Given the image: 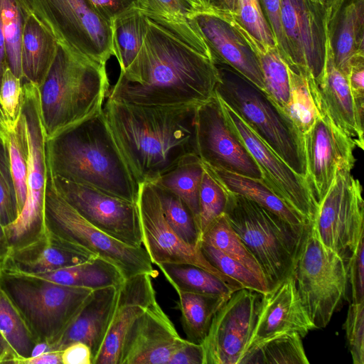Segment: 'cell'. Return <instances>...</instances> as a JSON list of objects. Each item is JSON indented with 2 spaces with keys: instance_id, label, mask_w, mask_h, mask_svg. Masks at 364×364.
<instances>
[{
  "instance_id": "1",
  "label": "cell",
  "mask_w": 364,
  "mask_h": 364,
  "mask_svg": "<svg viewBox=\"0 0 364 364\" xmlns=\"http://www.w3.org/2000/svg\"><path fill=\"white\" fill-rule=\"evenodd\" d=\"M198 105L145 106L107 99L102 109L113 140L136 182L153 183L196 153Z\"/></svg>"
},
{
  "instance_id": "2",
  "label": "cell",
  "mask_w": 364,
  "mask_h": 364,
  "mask_svg": "<svg viewBox=\"0 0 364 364\" xmlns=\"http://www.w3.org/2000/svg\"><path fill=\"white\" fill-rule=\"evenodd\" d=\"M49 173L136 203L139 184L123 160L103 112L47 141Z\"/></svg>"
},
{
  "instance_id": "3",
  "label": "cell",
  "mask_w": 364,
  "mask_h": 364,
  "mask_svg": "<svg viewBox=\"0 0 364 364\" xmlns=\"http://www.w3.org/2000/svg\"><path fill=\"white\" fill-rule=\"evenodd\" d=\"M109 92L106 65L58 44L55 58L39 87L47 141L100 114Z\"/></svg>"
},
{
  "instance_id": "4",
  "label": "cell",
  "mask_w": 364,
  "mask_h": 364,
  "mask_svg": "<svg viewBox=\"0 0 364 364\" xmlns=\"http://www.w3.org/2000/svg\"><path fill=\"white\" fill-rule=\"evenodd\" d=\"M225 191L224 214L260 266L269 290L292 275L309 225L295 227L253 200Z\"/></svg>"
},
{
  "instance_id": "5",
  "label": "cell",
  "mask_w": 364,
  "mask_h": 364,
  "mask_svg": "<svg viewBox=\"0 0 364 364\" xmlns=\"http://www.w3.org/2000/svg\"><path fill=\"white\" fill-rule=\"evenodd\" d=\"M216 64L219 79L215 93L278 156L306 178L303 136L291 119L265 92L230 66Z\"/></svg>"
},
{
  "instance_id": "6",
  "label": "cell",
  "mask_w": 364,
  "mask_h": 364,
  "mask_svg": "<svg viewBox=\"0 0 364 364\" xmlns=\"http://www.w3.org/2000/svg\"><path fill=\"white\" fill-rule=\"evenodd\" d=\"M0 287L16 306L38 343L57 341L93 291L36 276L2 270Z\"/></svg>"
},
{
  "instance_id": "7",
  "label": "cell",
  "mask_w": 364,
  "mask_h": 364,
  "mask_svg": "<svg viewBox=\"0 0 364 364\" xmlns=\"http://www.w3.org/2000/svg\"><path fill=\"white\" fill-rule=\"evenodd\" d=\"M21 112L28 144L26 197L16 219L4 227L11 250L32 242L48 230L45 202L49 170L38 85L23 82Z\"/></svg>"
},
{
  "instance_id": "8",
  "label": "cell",
  "mask_w": 364,
  "mask_h": 364,
  "mask_svg": "<svg viewBox=\"0 0 364 364\" xmlns=\"http://www.w3.org/2000/svg\"><path fill=\"white\" fill-rule=\"evenodd\" d=\"M292 275L316 329L325 328L346 298L348 269L346 262L321 242L313 222L305 230Z\"/></svg>"
},
{
  "instance_id": "9",
  "label": "cell",
  "mask_w": 364,
  "mask_h": 364,
  "mask_svg": "<svg viewBox=\"0 0 364 364\" xmlns=\"http://www.w3.org/2000/svg\"><path fill=\"white\" fill-rule=\"evenodd\" d=\"M45 210L50 230L112 263L125 279L139 274H148L152 278L158 275L144 247L128 245L92 225L63 198L49 176Z\"/></svg>"
},
{
  "instance_id": "10",
  "label": "cell",
  "mask_w": 364,
  "mask_h": 364,
  "mask_svg": "<svg viewBox=\"0 0 364 364\" xmlns=\"http://www.w3.org/2000/svg\"><path fill=\"white\" fill-rule=\"evenodd\" d=\"M28 1L60 46L104 65L113 56L110 22L89 0Z\"/></svg>"
},
{
  "instance_id": "11",
  "label": "cell",
  "mask_w": 364,
  "mask_h": 364,
  "mask_svg": "<svg viewBox=\"0 0 364 364\" xmlns=\"http://www.w3.org/2000/svg\"><path fill=\"white\" fill-rule=\"evenodd\" d=\"M359 180L339 171L313 221L321 242L346 263L364 238V201Z\"/></svg>"
},
{
  "instance_id": "12",
  "label": "cell",
  "mask_w": 364,
  "mask_h": 364,
  "mask_svg": "<svg viewBox=\"0 0 364 364\" xmlns=\"http://www.w3.org/2000/svg\"><path fill=\"white\" fill-rule=\"evenodd\" d=\"M195 143L196 154L204 164L252 178L262 179L257 164L229 124L222 102L215 93L196 107Z\"/></svg>"
},
{
  "instance_id": "13",
  "label": "cell",
  "mask_w": 364,
  "mask_h": 364,
  "mask_svg": "<svg viewBox=\"0 0 364 364\" xmlns=\"http://www.w3.org/2000/svg\"><path fill=\"white\" fill-rule=\"evenodd\" d=\"M49 177L63 198L92 225L128 245L142 246L136 203L50 173Z\"/></svg>"
},
{
  "instance_id": "14",
  "label": "cell",
  "mask_w": 364,
  "mask_h": 364,
  "mask_svg": "<svg viewBox=\"0 0 364 364\" xmlns=\"http://www.w3.org/2000/svg\"><path fill=\"white\" fill-rule=\"evenodd\" d=\"M142 245L153 264L186 263L198 266L215 275L233 289H243L213 267L203 256L199 247L186 242L166 220L158 194L151 183L139 185L136 202Z\"/></svg>"
},
{
  "instance_id": "15",
  "label": "cell",
  "mask_w": 364,
  "mask_h": 364,
  "mask_svg": "<svg viewBox=\"0 0 364 364\" xmlns=\"http://www.w3.org/2000/svg\"><path fill=\"white\" fill-rule=\"evenodd\" d=\"M261 294L235 291L215 314L204 341L203 364H239L255 329Z\"/></svg>"
},
{
  "instance_id": "16",
  "label": "cell",
  "mask_w": 364,
  "mask_h": 364,
  "mask_svg": "<svg viewBox=\"0 0 364 364\" xmlns=\"http://www.w3.org/2000/svg\"><path fill=\"white\" fill-rule=\"evenodd\" d=\"M221 102L229 124L257 164L262 181L311 224L316 217L318 205L306 178L296 173L232 109Z\"/></svg>"
},
{
  "instance_id": "17",
  "label": "cell",
  "mask_w": 364,
  "mask_h": 364,
  "mask_svg": "<svg viewBox=\"0 0 364 364\" xmlns=\"http://www.w3.org/2000/svg\"><path fill=\"white\" fill-rule=\"evenodd\" d=\"M287 64L317 82L326 59V9L313 0H281Z\"/></svg>"
},
{
  "instance_id": "18",
  "label": "cell",
  "mask_w": 364,
  "mask_h": 364,
  "mask_svg": "<svg viewBox=\"0 0 364 364\" xmlns=\"http://www.w3.org/2000/svg\"><path fill=\"white\" fill-rule=\"evenodd\" d=\"M306 179L318 205L343 169L352 171L355 163L351 139L339 129L323 109L303 134Z\"/></svg>"
},
{
  "instance_id": "19",
  "label": "cell",
  "mask_w": 364,
  "mask_h": 364,
  "mask_svg": "<svg viewBox=\"0 0 364 364\" xmlns=\"http://www.w3.org/2000/svg\"><path fill=\"white\" fill-rule=\"evenodd\" d=\"M205 40L216 63L225 64L264 92L258 59L222 11L210 8L189 17Z\"/></svg>"
},
{
  "instance_id": "20",
  "label": "cell",
  "mask_w": 364,
  "mask_h": 364,
  "mask_svg": "<svg viewBox=\"0 0 364 364\" xmlns=\"http://www.w3.org/2000/svg\"><path fill=\"white\" fill-rule=\"evenodd\" d=\"M184 341L156 301L147 307L129 332L120 364H168Z\"/></svg>"
},
{
  "instance_id": "21",
  "label": "cell",
  "mask_w": 364,
  "mask_h": 364,
  "mask_svg": "<svg viewBox=\"0 0 364 364\" xmlns=\"http://www.w3.org/2000/svg\"><path fill=\"white\" fill-rule=\"evenodd\" d=\"M314 329L316 328L301 302L294 278L290 275L261 294L248 348L284 333L296 332L304 338Z\"/></svg>"
},
{
  "instance_id": "22",
  "label": "cell",
  "mask_w": 364,
  "mask_h": 364,
  "mask_svg": "<svg viewBox=\"0 0 364 364\" xmlns=\"http://www.w3.org/2000/svg\"><path fill=\"white\" fill-rule=\"evenodd\" d=\"M326 59L323 74L315 82L318 105L332 122L349 136L355 146L363 149V119L360 117L348 77L336 66L329 18L326 17Z\"/></svg>"
},
{
  "instance_id": "23",
  "label": "cell",
  "mask_w": 364,
  "mask_h": 364,
  "mask_svg": "<svg viewBox=\"0 0 364 364\" xmlns=\"http://www.w3.org/2000/svg\"><path fill=\"white\" fill-rule=\"evenodd\" d=\"M152 277L139 274L119 287L116 307L100 353L93 364H120L129 332L148 306L156 301Z\"/></svg>"
},
{
  "instance_id": "24",
  "label": "cell",
  "mask_w": 364,
  "mask_h": 364,
  "mask_svg": "<svg viewBox=\"0 0 364 364\" xmlns=\"http://www.w3.org/2000/svg\"><path fill=\"white\" fill-rule=\"evenodd\" d=\"M119 287L93 290L80 310L49 350H63L68 346L81 342L92 353V364L100 353L113 317Z\"/></svg>"
},
{
  "instance_id": "25",
  "label": "cell",
  "mask_w": 364,
  "mask_h": 364,
  "mask_svg": "<svg viewBox=\"0 0 364 364\" xmlns=\"http://www.w3.org/2000/svg\"><path fill=\"white\" fill-rule=\"evenodd\" d=\"M97 256L48 228L37 240L11 250L2 270L26 274H41L81 264Z\"/></svg>"
},
{
  "instance_id": "26",
  "label": "cell",
  "mask_w": 364,
  "mask_h": 364,
  "mask_svg": "<svg viewBox=\"0 0 364 364\" xmlns=\"http://www.w3.org/2000/svg\"><path fill=\"white\" fill-rule=\"evenodd\" d=\"M330 25L335 65L348 77L352 64L364 59V0H345Z\"/></svg>"
},
{
  "instance_id": "27",
  "label": "cell",
  "mask_w": 364,
  "mask_h": 364,
  "mask_svg": "<svg viewBox=\"0 0 364 364\" xmlns=\"http://www.w3.org/2000/svg\"><path fill=\"white\" fill-rule=\"evenodd\" d=\"M58 48L55 37L32 11L26 18L21 40L23 82L40 87L55 58Z\"/></svg>"
},
{
  "instance_id": "28",
  "label": "cell",
  "mask_w": 364,
  "mask_h": 364,
  "mask_svg": "<svg viewBox=\"0 0 364 364\" xmlns=\"http://www.w3.org/2000/svg\"><path fill=\"white\" fill-rule=\"evenodd\" d=\"M223 12L255 53L263 77L264 92L284 111L290 99V80L287 63L277 47L261 43L240 23L231 11Z\"/></svg>"
},
{
  "instance_id": "29",
  "label": "cell",
  "mask_w": 364,
  "mask_h": 364,
  "mask_svg": "<svg viewBox=\"0 0 364 364\" xmlns=\"http://www.w3.org/2000/svg\"><path fill=\"white\" fill-rule=\"evenodd\" d=\"M203 164L205 169L220 183L225 190L253 200L295 227L305 228L310 225L279 198L262 180L215 168L203 162Z\"/></svg>"
},
{
  "instance_id": "30",
  "label": "cell",
  "mask_w": 364,
  "mask_h": 364,
  "mask_svg": "<svg viewBox=\"0 0 364 364\" xmlns=\"http://www.w3.org/2000/svg\"><path fill=\"white\" fill-rule=\"evenodd\" d=\"M30 275L65 286L92 290L119 287L125 279L116 266L100 257L76 265Z\"/></svg>"
},
{
  "instance_id": "31",
  "label": "cell",
  "mask_w": 364,
  "mask_h": 364,
  "mask_svg": "<svg viewBox=\"0 0 364 364\" xmlns=\"http://www.w3.org/2000/svg\"><path fill=\"white\" fill-rule=\"evenodd\" d=\"M203 172L201 159L196 153H191L184 156L171 170L151 183L178 196L191 210L197 226L199 191Z\"/></svg>"
},
{
  "instance_id": "32",
  "label": "cell",
  "mask_w": 364,
  "mask_h": 364,
  "mask_svg": "<svg viewBox=\"0 0 364 364\" xmlns=\"http://www.w3.org/2000/svg\"><path fill=\"white\" fill-rule=\"evenodd\" d=\"M177 308L186 339L201 343L208 334L216 312L228 299L222 296L177 291Z\"/></svg>"
},
{
  "instance_id": "33",
  "label": "cell",
  "mask_w": 364,
  "mask_h": 364,
  "mask_svg": "<svg viewBox=\"0 0 364 364\" xmlns=\"http://www.w3.org/2000/svg\"><path fill=\"white\" fill-rule=\"evenodd\" d=\"M113 56L124 71L138 54L146 28V16L133 6L110 21Z\"/></svg>"
},
{
  "instance_id": "34",
  "label": "cell",
  "mask_w": 364,
  "mask_h": 364,
  "mask_svg": "<svg viewBox=\"0 0 364 364\" xmlns=\"http://www.w3.org/2000/svg\"><path fill=\"white\" fill-rule=\"evenodd\" d=\"M157 266L176 292L214 295L229 299L236 291L215 275L193 264L161 263Z\"/></svg>"
},
{
  "instance_id": "35",
  "label": "cell",
  "mask_w": 364,
  "mask_h": 364,
  "mask_svg": "<svg viewBox=\"0 0 364 364\" xmlns=\"http://www.w3.org/2000/svg\"><path fill=\"white\" fill-rule=\"evenodd\" d=\"M308 364L302 337L284 333L250 346L239 364Z\"/></svg>"
},
{
  "instance_id": "36",
  "label": "cell",
  "mask_w": 364,
  "mask_h": 364,
  "mask_svg": "<svg viewBox=\"0 0 364 364\" xmlns=\"http://www.w3.org/2000/svg\"><path fill=\"white\" fill-rule=\"evenodd\" d=\"M287 65L291 92L289 104L284 112L303 136L321 113L316 85L311 77L296 68Z\"/></svg>"
},
{
  "instance_id": "37",
  "label": "cell",
  "mask_w": 364,
  "mask_h": 364,
  "mask_svg": "<svg viewBox=\"0 0 364 364\" xmlns=\"http://www.w3.org/2000/svg\"><path fill=\"white\" fill-rule=\"evenodd\" d=\"M0 138L6 150L9 166L14 185L18 215L26 200L28 169V144L21 112L16 121L6 122Z\"/></svg>"
},
{
  "instance_id": "38",
  "label": "cell",
  "mask_w": 364,
  "mask_h": 364,
  "mask_svg": "<svg viewBox=\"0 0 364 364\" xmlns=\"http://www.w3.org/2000/svg\"><path fill=\"white\" fill-rule=\"evenodd\" d=\"M31 12L28 0H0V19L8 66L23 81L21 40L26 18Z\"/></svg>"
},
{
  "instance_id": "39",
  "label": "cell",
  "mask_w": 364,
  "mask_h": 364,
  "mask_svg": "<svg viewBox=\"0 0 364 364\" xmlns=\"http://www.w3.org/2000/svg\"><path fill=\"white\" fill-rule=\"evenodd\" d=\"M0 333L15 358L10 363L31 356L38 343L20 312L0 287Z\"/></svg>"
},
{
  "instance_id": "40",
  "label": "cell",
  "mask_w": 364,
  "mask_h": 364,
  "mask_svg": "<svg viewBox=\"0 0 364 364\" xmlns=\"http://www.w3.org/2000/svg\"><path fill=\"white\" fill-rule=\"evenodd\" d=\"M200 242L219 250L240 262L266 282L260 266L232 228L224 213L206 228L201 235Z\"/></svg>"
},
{
  "instance_id": "41",
  "label": "cell",
  "mask_w": 364,
  "mask_h": 364,
  "mask_svg": "<svg viewBox=\"0 0 364 364\" xmlns=\"http://www.w3.org/2000/svg\"><path fill=\"white\" fill-rule=\"evenodd\" d=\"M153 186L158 194L164 218L168 225L186 242L198 247L200 232L188 206L170 191L154 184Z\"/></svg>"
},
{
  "instance_id": "42",
  "label": "cell",
  "mask_w": 364,
  "mask_h": 364,
  "mask_svg": "<svg viewBox=\"0 0 364 364\" xmlns=\"http://www.w3.org/2000/svg\"><path fill=\"white\" fill-rule=\"evenodd\" d=\"M198 247L205 259L221 273L237 282L242 288L261 294L269 290L267 282L240 262L219 250L200 242Z\"/></svg>"
},
{
  "instance_id": "43",
  "label": "cell",
  "mask_w": 364,
  "mask_h": 364,
  "mask_svg": "<svg viewBox=\"0 0 364 364\" xmlns=\"http://www.w3.org/2000/svg\"><path fill=\"white\" fill-rule=\"evenodd\" d=\"M226 202L227 193L225 188L204 168L199 191L198 228L200 239L206 228L224 213Z\"/></svg>"
},
{
  "instance_id": "44",
  "label": "cell",
  "mask_w": 364,
  "mask_h": 364,
  "mask_svg": "<svg viewBox=\"0 0 364 364\" xmlns=\"http://www.w3.org/2000/svg\"><path fill=\"white\" fill-rule=\"evenodd\" d=\"M232 13L257 40L266 45L277 46L260 0H235V10Z\"/></svg>"
},
{
  "instance_id": "45",
  "label": "cell",
  "mask_w": 364,
  "mask_h": 364,
  "mask_svg": "<svg viewBox=\"0 0 364 364\" xmlns=\"http://www.w3.org/2000/svg\"><path fill=\"white\" fill-rule=\"evenodd\" d=\"M14 185L5 145L0 138V223L6 227L17 218Z\"/></svg>"
},
{
  "instance_id": "46",
  "label": "cell",
  "mask_w": 364,
  "mask_h": 364,
  "mask_svg": "<svg viewBox=\"0 0 364 364\" xmlns=\"http://www.w3.org/2000/svg\"><path fill=\"white\" fill-rule=\"evenodd\" d=\"M23 96V81L8 66L0 83V107L6 122H14L19 117Z\"/></svg>"
},
{
  "instance_id": "47",
  "label": "cell",
  "mask_w": 364,
  "mask_h": 364,
  "mask_svg": "<svg viewBox=\"0 0 364 364\" xmlns=\"http://www.w3.org/2000/svg\"><path fill=\"white\" fill-rule=\"evenodd\" d=\"M354 364L364 363V302L349 305L343 325Z\"/></svg>"
},
{
  "instance_id": "48",
  "label": "cell",
  "mask_w": 364,
  "mask_h": 364,
  "mask_svg": "<svg viewBox=\"0 0 364 364\" xmlns=\"http://www.w3.org/2000/svg\"><path fill=\"white\" fill-rule=\"evenodd\" d=\"M146 14L168 19H186L202 10L189 0H136Z\"/></svg>"
},
{
  "instance_id": "49",
  "label": "cell",
  "mask_w": 364,
  "mask_h": 364,
  "mask_svg": "<svg viewBox=\"0 0 364 364\" xmlns=\"http://www.w3.org/2000/svg\"><path fill=\"white\" fill-rule=\"evenodd\" d=\"M362 238L347 262L348 284L352 303L364 302V243Z\"/></svg>"
},
{
  "instance_id": "50",
  "label": "cell",
  "mask_w": 364,
  "mask_h": 364,
  "mask_svg": "<svg viewBox=\"0 0 364 364\" xmlns=\"http://www.w3.org/2000/svg\"><path fill=\"white\" fill-rule=\"evenodd\" d=\"M262 8L274 37L277 47L285 60H288L287 47L283 31L281 0H260Z\"/></svg>"
},
{
  "instance_id": "51",
  "label": "cell",
  "mask_w": 364,
  "mask_h": 364,
  "mask_svg": "<svg viewBox=\"0 0 364 364\" xmlns=\"http://www.w3.org/2000/svg\"><path fill=\"white\" fill-rule=\"evenodd\" d=\"M363 78L364 59H362L352 64L348 75V81L356 109L363 119L364 109Z\"/></svg>"
},
{
  "instance_id": "52",
  "label": "cell",
  "mask_w": 364,
  "mask_h": 364,
  "mask_svg": "<svg viewBox=\"0 0 364 364\" xmlns=\"http://www.w3.org/2000/svg\"><path fill=\"white\" fill-rule=\"evenodd\" d=\"M168 364H203L201 343L185 339L182 346L173 354Z\"/></svg>"
},
{
  "instance_id": "53",
  "label": "cell",
  "mask_w": 364,
  "mask_h": 364,
  "mask_svg": "<svg viewBox=\"0 0 364 364\" xmlns=\"http://www.w3.org/2000/svg\"><path fill=\"white\" fill-rule=\"evenodd\" d=\"M89 1L100 14L109 22L116 16L136 6V0Z\"/></svg>"
},
{
  "instance_id": "54",
  "label": "cell",
  "mask_w": 364,
  "mask_h": 364,
  "mask_svg": "<svg viewBox=\"0 0 364 364\" xmlns=\"http://www.w3.org/2000/svg\"><path fill=\"white\" fill-rule=\"evenodd\" d=\"M62 364H92L90 348L81 342H75L62 350Z\"/></svg>"
},
{
  "instance_id": "55",
  "label": "cell",
  "mask_w": 364,
  "mask_h": 364,
  "mask_svg": "<svg viewBox=\"0 0 364 364\" xmlns=\"http://www.w3.org/2000/svg\"><path fill=\"white\" fill-rule=\"evenodd\" d=\"M62 350H48L37 356L20 359L14 364H62Z\"/></svg>"
},
{
  "instance_id": "56",
  "label": "cell",
  "mask_w": 364,
  "mask_h": 364,
  "mask_svg": "<svg viewBox=\"0 0 364 364\" xmlns=\"http://www.w3.org/2000/svg\"><path fill=\"white\" fill-rule=\"evenodd\" d=\"M10 246L4 227L0 223V272L3 269L10 252Z\"/></svg>"
},
{
  "instance_id": "57",
  "label": "cell",
  "mask_w": 364,
  "mask_h": 364,
  "mask_svg": "<svg viewBox=\"0 0 364 364\" xmlns=\"http://www.w3.org/2000/svg\"><path fill=\"white\" fill-rule=\"evenodd\" d=\"M15 355L0 333V363H10Z\"/></svg>"
},
{
  "instance_id": "58",
  "label": "cell",
  "mask_w": 364,
  "mask_h": 364,
  "mask_svg": "<svg viewBox=\"0 0 364 364\" xmlns=\"http://www.w3.org/2000/svg\"><path fill=\"white\" fill-rule=\"evenodd\" d=\"M235 0H210L209 8L223 11L235 10Z\"/></svg>"
},
{
  "instance_id": "59",
  "label": "cell",
  "mask_w": 364,
  "mask_h": 364,
  "mask_svg": "<svg viewBox=\"0 0 364 364\" xmlns=\"http://www.w3.org/2000/svg\"><path fill=\"white\" fill-rule=\"evenodd\" d=\"M7 67L8 63L6 54L5 40L0 19V83L3 73Z\"/></svg>"
},
{
  "instance_id": "60",
  "label": "cell",
  "mask_w": 364,
  "mask_h": 364,
  "mask_svg": "<svg viewBox=\"0 0 364 364\" xmlns=\"http://www.w3.org/2000/svg\"><path fill=\"white\" fill-rule=\"evenodd\" d=\"M321 5L326 11H329L331 15L342 5L345 0H313Z\"/></svg>"
},
{
  "instance_id": "61",
  "label": "cell",
  "mask_w": 364,
  "mask_h": 364,
  "mask_svg": "<svg viewBox=\"0 0 364 364\" xmlns=\"http://www.w3.org/2000/svg\"><path fill=\"white\" fill-rule=\"evenodd\" d=\"M48 350H49V348L46 343H37L32 350L31 357L37 356Z\"/></svg>"
},
{
  "instance_id": "62",
  "label": "cell",
  "mask_w": 364,
  "mask_h": 364,
  "mask_svg": "<svg viewBox=\"0 0 364 364\" xmlns=\"http://www.w3.org/2000/svg\"><path fill=\"white\" fill-rule=\"evenodd\" d=\"M6 120L0 107V134L4 129Z\"/></svg>"
},
{
  "instance_id": "63",
  "label": "cell",
  "mask_w": 364,
  "mask_h": 364,
  "mask_svg": "<svg viewBox=\"0 0 364 364\" xmlns=\"http://www.w3.org/2000/svg\"><path fill=\"white\" fill-rule=\"evenodd\" d=\"M189 1L200 9H207L203 6V4L201 3V1L200 0H189Z\"/></svg>"
},
{
  "instance_id": "64",
  "label": "cell",
  "mask_w": 364,
  "mask_h": 364,
  "mask_svg": "<svg viewBox=\"0 0 364 364\" xmlns=\"http://www.w3.org/2000/svg\"><path fill=\"white\" fill-rule=\"evenodd\" d=\"M205 8H208L210 0H200Z\"/></svg>"
}]
</instances>
